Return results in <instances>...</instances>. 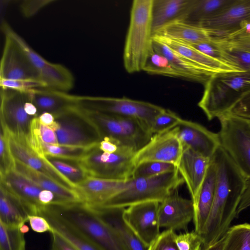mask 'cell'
Returning a JSON list of instances; mask_svg holds the SVG:
<instances>
[{"instance_id":"obj_1","label":"cell","mask_w":250,"mask_h":250,"mask_svg":"<svg viewBox=\"0 0 250 250\" xmlns=\"http://www.w3.org/2000/svg\"><path fill=\"white\" fill-rule=\"evenodd\" d=\"M211 159L216 169L214 198L209 216L201 235L202 250L225 235L235 217L246 178L220 146Z\"/></svg>"},{"instance_id":"obj_2","label":"cell","mask_w":250,"mask_h":250,"mask_svg":"<svg viewBox=\"0 0 250 250\" xmlns=\"http://www.w3.org/2000/svg\"><path fill=\"white\" fill-rule=\"evenodd\" d=\"M203 96L198 103L211 121L229 113L250 91V73L243 71L218 72L204 84Z\"/></svg>"},{"instance_id":"obj_3","label":"cell","mask_w":250,"mask_h":250,"mask_svg":"<svg viewBox=\"0 0 250 250\" xmlns=\"http://www.w3.org/2000/svg\"><path fill=\"white\" fill-rule=\"evenodd\" d=\"M153 0H134L130 10L123 61L129 73L143 71L153 50L152 12Z\"/></svg>"},{"instance_id":"obj_4","label":"cell","mask_w":250,"mask_h":250,"mask_svg":"<svg viewBox=\"0 0 250 250\" xmlns=\"http://www.w3.org/2000/svg\"><path fill=\"white\" fill-rule=\"evenodd\" d=\"M48 206L60 216L104 250H128L116 231L83 202Z\"/></svg>"},{"instance_id":"obj_5","label":"cell","mask_w":250,"mask_h":250,"mask_svg":"<svg viewBox=\"0 0 250 250\" xmlns=\"http://www.w3.org/2000/svg\"><path fill=\"white\" fill-rule=\"evenodd\" d=\"M184 183L178 170L152 177L131 178L124 190L98 207L124 208L146 202L161 203Z\"/></svg>"},{"instance_id":"obj_6","label":"cell","mask_w":250,"mask_h":250,"mask_svg":"<svg viewBox=\"0 0 250 250\" xmlns=\"http://www.w3.org/2000/svg\"><path fill=\"white\" fill-rule=\"evenodd\" d=\"M136 152L133 148L123 146L114 153L104 152L99 149L98 144L78 162L87 177L126 181L132 178L135 168L133 158Z\"/></svg>"},{"instance_id":"obj_7","label":"cell","mask_w":250,"mask_h":250,"mask_svg":"<svg viewBox=\"0 0 250 250\" xmlns=\"http://www.w3.org/2000/svg\"><path fill=\"white\" fill-rule=\"evenodd\" d=\"M220 146L246 179L250 178V119L231 113L217 118Z\"/></svg>"},{"instance_id":"obj_8","label":"cell","mask_w":250,"mask_h":250,"mask_svg":"<svg viewBox=\"0 0 250 250\" xmlns=\"http://www.w3.org/2000/svg\"><path fill=\"white\" fill-rule=\"evenodd\" d=\"M83 108L106 114L137 119L149 128L154 118L164 108L154 104L127 98L77 96Z\"/></svg>"},{"instance_id":"obj_9","label":"cell","mask_w":250,"mask_h":250,"mask_svg":"<svg viewBox=\"0 0 250 250\" xmlns=\"http://www.w3.org/2000/svg\"><path fill=\"white\" fill-rule=\"evenodd\" d=\"M54 116L59 126L55 131L59 145L87 147L102 140L95 125L78 104Z\"/></svg>"},{"instance_id":"obj_10","label":"cell","mask_w":250,"mask_h":250,"mask_svg":"<svg viewBox=\"0 0 250 250\" xmlns=\"http://www.w3.org/2000/svg\"><path fill=\"white\" fill-rule=\"evenodd\" d=\"M1 28L3 33L11 36L20 44L37 71L40 80L46 88L66 92L73 87L74 77L66 67L45 60L33 50L6 22L3 21L1 23Z\"/></svg>"},{"instance_id":"obj_11","label":"cell","mask_w":250,"mask_h":250,"mask_svg":"<svg viewBox=\"0 0 250 250\" xmlns=\"http://www.w3.org/2000/svg\"><path fill=\"white\" fill-rule=\"evenodd\" d=\"M250 21V0H232L217 15L199 25L212 39L229 37Z\"/></svg>"},{"instance_id":"obj_12","label":"cell","mask_w":250,"mask_h":250,"mask_svg":"<svg viewBox=\"0 0 250 250\" xmlns=\"http://www.w3.org/2000/svg\"><path fill=\"white\" fill-rule=\"evenodd\" d=\"M28 93L12 90H0L1 127L12 134L26 136L29 133L33 118L24 110Z\"/></svg>"},{"instance_id":"obj_13","label":"cell","mask_w":250,"mask_h":250,"mask_svg":"<svg viewBox=\"0 0 250 250\" xmlns=\"http://www.w3.org/2000/svg\"><path fill=\"white\" fill-rule=\"evenodd\" d=\"M13 158L50 177L62 186L76 190V186L62 175L46 157L41 156L28 145L26 136H17L1 127Z\"/></svg>"},{"instance_id":"obj_14","label":"cell","mask_w":250,"mask_h":250,"mask_svg":"<svg viewBox=\"0 0 250 250\" xmlns=\"http://www.w3.org/2000/svg\"><path fill=\"white\" fill-rule=\"evenodd\" d=\"M184 147L173 129L153 135L150 140L135 154V166L147 162H160L173 164L176 167L182 156Z\"/></svg>"},{"instance_id":"obj_15","label":"cell","mask_w":250,"mask_h":250,"mask_svg":"<svg viewBox=\"0 0 250 250\" xmlns=\"http://www.w3.org/2000/svg\"><path fill=\"white\" fill-rule=\"evenodd\" d=\"M159 203L155 201L138 203L124 208L123 211V220L146 247L160 234Z\"/></svg>"},{"instance_id":"obj_16","label":"cell","mask_w":250,"mask_h":250,"mask_svg":"<svg viewBox=\"0 0 250 250\" xmlns=\"http://www.w3.org/2000/svg\"><path fill=\"white\" fill-rule=\"evenodd\" d=\"M4 34L5 42L0 61V79L41 81L37 71L20 44L11 36Z\"/></svg>"},{"instance_id":"obj_17","label":"cell","mask_w":250,"mask_h":250,"mask_svg":"<svg viewBox=\"0 0 250 250\" xmlns=\"http://www.w3.org/2000/svg\"><path fill=\"white\" fill-rule=\"evenodd\" d=\"M195 208L191 199L181 196L178 189L173 190L162 202L158 208L160 228L173 230L185 229L193 220Z\"/></svg>"},{"instance_id":"obj_18","label":"cell","mask_w":250,"mask_h":250,"mask_svg":"<svg viewBox=\"0 0 250 250\" xmlns=\"http://www.w3.org/2000/svg\"><path fill=\"white\" fill-rule=\"evenodd\" d=\"M175 129L183 147L205 157L211 159L220 146L218 133L196 122L182 119Z\"/></svg>"},{"instance_id":"obj_19","label":"cell","mask_w":250,"mask_h":250,"mask_svg":"<svg viewBox=\"0 0 250 250\" xmlns=\"http://www.w3.org/2000/svg\"><path fill=\"white\" fill-rule=\"evenodd\" d=\"M210 160V159L188 147H184L182 156L177 166L179 174L187 185L194 207Z\"/></svg>"},{"instance_id":"obj_20","label":"cell","mask_w":250,"mask_h":250,"mask_svg":"<svg viewBox=\"0 0 250 250\" xmlns=\"http://www.w3.org/2000/svg\"><path fill=\"white\" fill-rule=\"evenodd\" d=\"M128 180L118 181L87 177L76 185V190L82 202L91 207L101 206L124 190Z\"/></svg>"},{"instance_id":"obj_21","label":"cell","mask_w":250,"mask_h":250,"mask_svg":"<svg viewBox=\"0 0 250 250\" xmlns=\"http://www.w3.org/2000/svg\"><path fill=\"white\" fill-rule=\"evenodd\" d=\"M0 188L19 199L32 215H37L43 206L39 199L42 189L14 169L0 175Z\"/></svg>"},{"instance_id":"obj_22","label":"cell","mask_w":250,"mask_h":250,"mask_svg":"<svg viewBox=\"0 0 250 250\" xmlns=\"http://www.w3.org/2000/svg\"><path fill=\"white\" fill-rule=\"evenodd\" d=\"M154 50L166 57L180 78L205 84L214 73L183 56L153 37Z\"/></svg>"},{"instance_id":"obj_23","label":"cell","mask_w":250,"mask_h":250,"mask_svg":"<svg viewBox=\"0 0 250 250\" xmlns=\"http://www.w3.org/2000/svg\"><path fill=\"white\" fill-rule=\"evenodd\" d=\"M28 94L38 110V116L44 112L55 116L77 105V96L66 92L42 88L29 91Z\"/></svg>"},{"instance_id":"obj_24","label":"cell","mask_w":250,"mask_h":250,"mask_svg":"<svg viewBox=\"0 0 250 250\" xmlns=\"http://www.w3.org/2000/svg\"><path fill=\"white\" fill-rule=\"evenodd\" d=\"M216 183L215 164L211 159L206 177L201 187L198 200L195 206L193 219L194 230L202 234L209 216L213 205Z\"/></svg>"},{"instance_id":"obj_25","label":"cell","mask_w":250,"mask_h":250,"mask_svg":"<svg viewBox=\"0 0 250 250\" xmlns=\"http://www.w3.org/2000/svg\"><path fill=\"white\" fill-rule=\"evenodd\" d=\"M37 215L46 219L54 231L78 250H104L60 216L48 205L42 207L39 210Z\"/></svg>"},{"instance_id":"obj_26","label":"cell","mask_w":250,"mask_h":250,"mask_svg":"<svg viewBox=\"0 0 250 250\" xmlns=\"http://www.w3.org/2000/svg\"><path fill=\"white\" fill-rule=\"evenodd\" d=\"M193 0H153L152 19L153 35L165 26L183 21Z\"/></svg>"},{"instance_id":"obj_27","label":"cell","mask_w":250,"mask_h":250,"mask_svg":"<svg viewBox=\"0 0 250 250\" xmlns=\"http://www.w3.org/2000/svg\"><path fill=\"white\" fill-rule=\"evenodd\" d=\"M13 169L42 189L52 191L63 203L82 202L76 190L62 186L47 176L15 159Z\"/></svg>"},{"instance_id":"obj_28","label":"cell","mask_w":250,"mask_h":250,"mask_svg":"<svg viewBox=\"0 0 250 250\" xmlns=\"http://www.w3.org/2000/svg\"><path fill=\"white\" fill-rule=\"evenodd\" d=\"M175 52L203 68L214 73L241 71L224 62L210 57L181 41L153 36Z\"/></svg>"},{"instance_id":"obj_29","label":"cell","mask_w":250,"mask_h":250,"mask_svg":"<svg viewBox=\"0 0 250 250\" xmlns=\"http://www.w3.org/2000/svg\"><path fill=\"white\" fill-rule=\"evenodd\" d=\"M89 207L113 228L128 250H147L148 247L144 245L123 220L124 208Z\"/></svg>"},{"instance_id":"obj_30","label":"cell","mask_w":250,"mask_h":250,"mask_svg":"<svg viewBox=\"0 0 250 250\" xmlns=\"http://www.w3.org/2000/svg\"><path fill=\"white\" fill-rule=\"evenodd\" d=\"M154 35L181 41L188 44L212 40L209 33L205 29L182 21H174L165 26Z\"/></svg>"},{"instance_id":"obj_31","label":"cell","mask_w":250,"mask_h":250,"mask_svg":"<svg viewBox=\"0 0 250 250\" xmlns=\"http://www.w3.org/2000/svg\"><path fill=\"white\" fill-rule=\"evenodd\" d=\"M30 215L31 213L27 207L0 188V222L7 226L22 227Z\"/></svg>"},{"instance_id":"obj_32","label":"cell","mask_w":250,"mask_h":250,"mask_svg":"<svg viewBox=\"0 0 250 250\" xmlns=\"http://www.w3.org/2000/svg\"><path fill=\"white\" fill-rule=\"evenodd\" d=\"M80 107L95 125L102 139L108 137L117 142L120 146L132 147L125 137L122 126L115 115Z\"/></svg>"},{"instance_id":"obj_33","label":"cell","mask_w":250,"mask_h":250,"mask_svg":"<svg viewBox=\"0 0 250 250\" xmlns=\"http://www.w3.org/2000/svg\"><path fill=\"white\" fill-rule=\"evenodd\" d=\"M232 0H193L184 21L199 26L219 13Z\"/></svg>"},{"instance_id":"obj_34","label":"cell","mask_w":250,"mask_h":250,"mask_svg":"<svg viewBox=\"0 0 250 250\" xmlns=\"http://www.w3.org/2000/svg\"><path fill=\"white\" fill-rule=\"evenodd\" d=\"M115 116L122 126L131 147L136 151L150 140L153 135L143 122L132 117Z\"/></svg>"},{"instance_id":"obj_35","label":"cell","mask_w":250,"mask_h":250,"mask_svg":"<svg viewBox=\"0 0 250 250\" xmlns=\"http://www.w3.org/2000/svg\"><path fill=\"white\" fill-rule=\"evenodd\" d=\"M28 228L10 226L0 222V250H25L24 233Z\"/></svg>"},{"instance_id":"obj_36","label":"cell","mask_w":250,"mask_h":250,"mask_svg":"<svg viewBox=\"0 0 250 250\" xmlns=\"http://www.w3.org/2000/svg\"><path fill=\"white\" fill-rule=\"evenodd\" d=\"M222 250H250V224L230 227L224 235Z\"/></svg>"},{"instance_id":"obj_37","label":"cell","mask_w":250,"mask_h":250,"mask_svg":"<svg viewBox=\"0 0 250 250\" xmlns=\"http://www.w3.org/2000/svg\"><path fill=\"white\" fill-rule=\"evenodd\" d=\"M218 45L224 61L236 69L250 73V52L213 40Z\"/></svg>"},{"instance_id":"obj_38","label":"cell","mask_w":250,"mask_h":250,"mask_svg":"<svg viewBox=\"0 0 250 250\" xmlns=\"http://www.w3.org/2000/svg\"><path fill=\"white\" fill-rule=\"evenodd\" d=\"M45 157L50 163L75 186L87 177L78 161L48 156Z\"/></svg>"},{"instance_id":"obj_39","label":"cell","mask_w":250,"mask_h":250,"mask_svg":"<svg viewBox=\"0 0 250 250\" xmlns=\"http://www.w3.org/2000/svg\"><path fill=\"white\" fill-rule=\"evenodd\" d=\"M96 145L83 147L61 145H54L42 143V152L44 156H51L76 161H80L91 147Z\"/></svg>"},{"instance_id":"obj_40","label":"cell","mask_w":250,"mask_h":250,"mask_svg":"<svg viewBox=\"0 0 250 250\" xmlns=\"http://www.w3.org/2000/svg\"><path fill=\"white\" fill-rule=\"evenodd\" d=\"M143 71L151 74L180 78L169 60L155 51L153 48L147 59Z\"/></svg>"},{"instance_id":"obj_41","label":"cell","mask_w":250,"mask_h":250,"mask_svg":"<svg viewBox=\"0 0 250 250\" xmlns=\"http://www.w3.org/2000/svg\"><path fill=\"white\" fill-rule=\"evenodd\" d=\"M176 170H177V167L173 164L160 162H147L142 163L135 167L132 178L152 177Z\"/></svg>"},{"instance_id":"obj_42","label":"cell","mask_w":250,"mask_h":250,"mask_svg":"<svg viewBox=\"0 0 250 250\" xmlns=\"http://www.w3.org/2000/svg\"><path fill=\"white\" fill-rule=\"evenodd\" d=\"M182 118L172 111L164 108L153 119L149 129L152 135L163 133L176 127Z\"/></svg>"},{"instance_id":"obj_43","label":"cell","mask_w":250,"mask_h":250,"mask_svg":"<svg viewBox=\"0 0 250 250\" xmlns=\"http://www.w3.org/2000/svg\"><path fill=\"white\" fill-rule=\"evenodd\" d=\"M175 242L179 250H202V237L195 230L176 234Z\"/></svg>"},{"instance_id":"obj_44","label":"cell","mask_w":250,"mask_h":250,"mask_svg":"<svg viewBox=\"0 0 250 250\" xmlns=\"http://www.w3.org/2000/svg\"><path fill=\"white\" fill-rule=\"evenodd\" d=\"M0 88L10 89L18 91L27 92L31 90L46 88L41 81L34 80L0 79Z\"/></svg>"},{"instance_id":"obj_45","label":"cell","mask_w":250,"mask_h":250,"mask_svg":"<svg viewBox=\"0 0 250 250\" xmlns=\"http://www.w3.org/2000/svg\"><path fill=\"white\" fill-rule=\"evenodd\" d=\"M176 233L171 229H166L148 247L147 250H179L175 242Z\"/></svg>"},{"instance_id":"obj_46","label":"cell","mask_w":250,"mask_h":250,"mask_svg":"<svg viewBox=\"0 0 250 250\" xmlns=\"http://www.w3.org/2000/svg\"><path fill=\"white\" fill-rule=\"evenodd\" d=\"M31 126L36 130L42 142L50 145H59L55 132L41 123L38 117L33 118Z\"/></svg>"},{"instance_id":"obj_47","label":"cell","mask_w":250,"mask_h":250,"mask_svg":"<svg viewBox=\"0 0 250 250\" xmlns=\"http://www.w3.org/2000/svg\"><path fill=\"white\" fill-rule=\"evenodd\" d=\"M0 175L13 169L14 159L9 149L6 139L1 132L0 137Z\"/></svg>"},{"instance_id":"obj_48","label":"cell","mask_w":250,"mask_h":250,"mask_svg":"<svg viewBox=\"0 0 250 250\" xmlns=\"http://www.w3.org/2000/svg\"><path fill=\"white\" fill-rule=\"evenodd\" d=\"M54 2L53 0H26L20 4V9L23 16L30 18L36 14L43 7Z\"/></svg>"},{"instance_id":"obj_49","label":"cell","mask_w":250,"mask_h":250,"mask_svg":"<svg viewBox=\"0 0 250 250\" xmlns=\"http://www.w3.org/2000/svg\"><path fill=\"white\" fill-rule=\"evenodd\" d=\"M189 45L193 47L204 54L226 63L222 58L218 45L214 40H212L210 42Z\"/></svg>"},{"instance_id":"obj_50","label":"cell","mask_w":250,"mask_h":250,"mask_svg":"<svg viewBox=\"0 0 250 250\" xmlns=\"http://www.w3.org/2000/svg\"><path fill=\"white\" fill-rule=\"evenodd\" d=\"M241 50L250 52V35L244 34L234 36L223 39H214Z\"/></svg>"},{"instance_id":"obj_51","label":"cell","mask_w":250,"mask_h":250,"mask_svg":"<svg viewBox=\"0 0 250 250\" xmlns=\"http://www.w3.org/2000/svg\"><path fill=\"white\" fill-rule=\"evenodd\" d=\"M229 113L250 119V91L241 98Z\"/></svg>"},{"instance_id":"obj_52","label":"cell","mask_w":250,"mask_h":250,"mask_svg":"<svg viewBox=\"0 0 250 250\" xmlns=\"http://www.w3.org/2000/svg\"><path fill=\"white\" fill-rule=\"evenodd\" d=\"M28 222L32 229L38 233L50 232L52 228L48 221L40 215H32L28 217Z\"/></svg>"},{"instance_id":"obj_53","label":"cell","mask_w":250,"mask_h":250,"mask_svg":"<svg viewBox=\"0 0 250 250\" xmlns=\"http://www.w3.org/2000/svg\"><path fill=\"white\" fill-rule=\"evenodd\" d=\"M51 250H78L59 234L52 229Z\"/></svg>"},{"instance_id":"obj_54","label":"cell","mask_w":250,"mask_h":250,"mask_svg":"<svg viewBox=\"0 0 250 250\" xmlns=\"http://www.w3.org/2000/svg\"><path fill=\"white\" fill-rule=\"evenodd\" d=\"M250 207V178L246 179L245 188L237 209V215Z\"/></svg>"},{"instance_id":"obj_55","label":"cell","mask_w":250,"mask_h":250,"mask_svg":"<svg viewBox=\"0 0 250 250\" xmlns=\"http://www.w3.org/2000/svg\"><path fill=\"white\" fill-rule=\"evenodd\" d=\"M119 146L117 142L108 137L104 138L99 143V148L101 150L109 153L116 152Z\"/></svg>"},{"instance_id":"obj_56","label":"cell","mask_w":250,"mask_h":250,"mask_svg":"<svg viewBox=\"0 0 250 250\" xmlns=\"http://www.w3.org/2000/svg\"><path fill=\"white\" fill-rule=\"evenodd\" d=\"M38 117L41 123L51 128L54 131L59 128V125L55 121V117L52 114L44 112Z\"/></svg>"},{"instance_id":"obj_57","label":"cell","mask_w":250,"mask_h":250,"mask_svg":"<svg viewBox=\"0 0 250 250\" xmlns=\"http://www.w3.org/2000/svg\"><path fill=\"white\" fill-rule=\"evenodd\" d=\"M24 110L26 113L32 117H38V110L35 105L31 102L30 100L29 94L28 99L24 104Z\"/></svg>"},{"instance_id":"obj_58","label":"cell","mask_w":250,"mask_h":250,"mask_svg":"<svg viewBox=\"0 0 250 250\" xmlns=\"http://www.w3.org/2000/svg\"><path fill=\"white\" fill-rule=\"evenodd\" d=\"M224 236L218 241L202 250H222L224 244Z\"/></svg>"},{"instance_id":"obj_59","label":"cell","mask_w":250,"mask_h":250,"mask_svg":"<svg viewBox=\"0 0 250 250\" xmlns=\"http://www.w3.org/2000/svg\"><path fill=\"white\" fill-rule=\"evenodd\" d=\"M244 34H249L250 35V21L248 22L246 25L244 26L243 28H242L240 31L236 33V34L233 35L230 37H232L234 36L239 35H244ZM229 38V37H228Z\"/></svg>"}]
</instances>
